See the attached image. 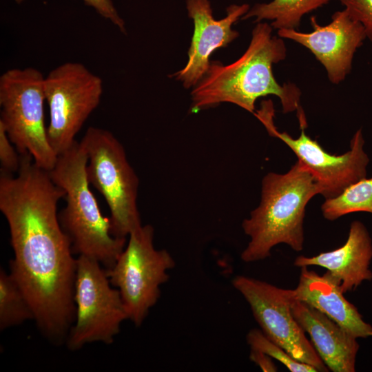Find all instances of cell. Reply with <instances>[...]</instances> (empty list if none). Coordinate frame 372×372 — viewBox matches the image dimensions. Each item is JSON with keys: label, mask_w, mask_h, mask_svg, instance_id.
<instances>
[{"label": "cell", "mask_w": 372, "mask_h": 372, "mask_svg": "<svg viewBox=\"0 0 372 372\" xmlns=\"http://www.w3.org/2000/svg\"><path fill=\"white\" fill-rule=\"evenodd\" d=\"M64 192L43 170H24L0 183V211L14 257L10 273L25 295L41 333L66 342L75 319L76 258L59 219Z\"/></svg>", "instance_id": "6da1fadb"}, {"label": "cell", "mask_w": 372, "mask_h": 372, "mask_svg": "<svg viewBox=\"0 0 372 372\" xmlns=\"http://www.w3.org/2000/svg\"><path fill=\"white\" fill-rule=\"evenodd\" d=\"M272 30L267 23L258 22L240 57L228 65L210 63L191 93L192 112L231 103L254 114L256 100L267 95L280 99L285 114L301 108V92L298 86L280 85L274 77L273 65L286 58L287 48L283 39L272 34Z\"/></svg>", "instance_id": "7a4b0ae2"}, {"label": "cell", "mask_w": 372, "mask_h": 372, "mask_svg": "<svg viewBox=\"0 0 372 372\" xmlns=\"http://www.w3.org/2000/svg\"><path fill=\"white\" fill-rule=\"evenodd\" d=\"M318 194L320 189L315 178L298 161L285 174H266L262 180L260 203L242 223L249 241L240 254L241 260H265L280 243L302 251L306 206Z\"/></svg>", "instance_id": "3957f363"}, {"label": "cell", "mask_w": 372, "mask_h": 372, "mask_svg": "<svg viewBox=\"0 0 372 372\" xmlns=\"http://www.w3.org/2000/svg\"><path fill=\"white\" fill-rule=\"evenodd\" d=\"M87 154L81 142L58 155L49 171L53 182L65 193V206L59 214L74 254L97 260L110 269L123 251L127 240L112 233L110 217L103 215L91 191L86 174Z\"/></svg>", "instance_id": "277c9868"}, {"label": "cell", "mask_w": 372, "mask_h": 372, "mask_svg": "<svg viewBox=\"0 0 372 372\" xmlns=\"http://www.w3.org/2000/svg\"><path fill=\"white\" fill-rule=\"evenodd\" d=\"M87 156L86 174L110 211L112 233L127 238L143 225L137 205L138 178L124 147L109 130L90 127L80 141Z\"/></svg>", "instance_id": "5b68a950"}, {"label": "cell", "mask_w": 372, "mask_h": 372, "mask_svg": "<svg viewBox=\"0 0 372 372\" xmlns=\"http://www.w3.org/2000/svg\"><path fill=\"white\" fill-rule=\"evenodd\" d=\"M45 76L36 68H12L0 76V125L20 154L28 153L40 167L50 171L57 154L45 124Z\"/></svg>", "instance_id": "8992f818"}, {"label": "cell", "mask_w": 372, "mask_h": 372, "mask_svg": "<svg viewBox=\"0 0 372 372\" xmlns=\"http://www.w3.org/2000/svg\"><path fill=\"white\" fill-rule=\"evenodd\" d=\"M154 229L142 225L128 236L115 264L107 269L112 285L120 292L128 320L141 326L158 302L161 287L175 267L172 256L154 245Z\"/></svg>", "instance_id": "52a82bcc"}, {"label": "cell", "mask_w": 372, "mask_h": 372, "mask_svg": "<svg viewBox=\"0 0 372 372\" xmlns=\"http://www.w3.org/2000/svg\"><path fill=\"white\" fill-rule=\"evenodd\" d=\"M74 301L75 319L66 340L70 350L92 342L112 343L128 320L119 291L110 282L107 269L93 258H76Z\"/></svg>", "instance_id": "ba28073f"}, {"label": "cell", "mask_w": 372, "mask_h": 372, "mask_svg": "<svg viewBox=\"0 0 372 372\" xmlns=\"http://www.w3.org/2000/svg\"><path fill=\"white\" fill-rule=\"evenodd\" d=\"M49 107L48 141L58 155L69 149L103 92L101 78L85 65L66 62L52 70L44 79Z\"/></svg>", "instance_id": "9c48e42d"}, {"label": "cell", "mask_w": 372, "mask_h": 372, "mask_svg": "<svg viewBox=\"0 0 372 372\" xmlns=\"http://www.w3.org/2000/svg\"><path fill=\"white\" fill-rule=\"evenodd\" d=\"M297 112L300 128L297 138L285 132H279L275 126L271 100L262 101L254 115L271 136L282 141L294 152L298 161L315 178L325 199L335 197L350 185L366 178L369 158L363 149L364 140L361 130L353 135L348 152L341 155L331 154L306 134L307 123L303 110Z\"/></svg>", "instance_id": "30bf717a"}, {"label": "cell", "mask_w": 372, "mask_h": 372, "mask_svg": "<svg viewBox=\"0 0 372 372\" xmlns=\"http://www.w3.org/2000/svg\"><path fill=\"white\" fill-rule=\"evenodd\" d=\"M231 282L249 305L261 331L270 340L296 360L313 366L318 371H329L292 313L294 298L291 289L246 276H237Z\"/></svg>", "instance_id": "8fae6325"}, {"label": "cell", "mask_w": 372, "mask_h": 372, "mask_svg": "<svg viewBox=\"0 0 372 372\" xmlns=\"http://www.w3.org/2000/svg\"><path fill=\"white\" fill-rule=\"evenodd\" d=\"M310 21L311 32L282 29L278 36L307 48L323 65L329 81L339 84L350 73L354 55L366 39L364 28L345 9L334 12L327 25L318 23L314 16Z\"/></svg>", "instance_id": "7c38bea8"}, {"label": "cell", "mask_w": 372, "mask_h": 372, "mask_svg": "<svg viewBox=\"0 0 372 372\" xmlns=\"http://www.w3.org/2000/svg\"><path fill=\"white\" fill-rule=\"evenodd\" d=\"M189 17L194 21V34L185 66L173 74L185 88L194 87L204 76L210 65L211 54L227 47L238 37L232 25L249 11L247 3L227 7L225 17L217 20L213 16L209 0H187Z\"/></svg>", "instance_id": "4fadbf2b"}, {"label": "cell", "mask_w": 372, "mask_h": 372, "mask_svg": "<svg viewBox=\"0 0 372 372\" xmlns=\"http://www.w3.org/2000/svg\"><path fill=\"white\" fill-rule=\"evenodd\" d=\"M292 313L307 333L318 355L333 372H354L359 344L352 335L316 308L293 299Z\"/></svg>", "instance_id": "5bb4252c"}, {"label": "cell", "mask_w": 372, "mask_h": 372, "mask_svg": "<svg viewBox=\"0 0 372 372\" xmlns=\"http://www.w3.org/2000/svg\"><path fill=\"white\" fill-rule=\"evenodd\" d=\"M371 259L372 241L369 231L362 223L355 220L342 246L311 257L299 256L293 264L299 267L315 265L324 268L345 293L372 279Z\"/></svg>", "instance_id": "9a60e30c"}, {"label": "cell", "mask_w": 372, "mask_h": 372, "mask_svg": "<svg viewBox=\"0 0 372 372\" xmlns=\"http://www.w3.org/2000/svg\"><path fill=\"white\" fill-rule=\"evenodd\" d=\"M297 287L291 289L295 300L322 312L352 335L372 337V327L365 322L357 308L344 296L338 282L326 271L319 275L302 267Z\"/></svg>", "instance_id": "2e32d148"}, {"label": "cell", "mask_w": 372, "mask_h": 372, "mask_svg": "<svg viewBox=\"0 0 372 372\" xmlns=\"http://www.w3.org/2000/svg\"><path fill=\"white\" fill-rule=\"evenodd\" d=\"M331 0H271L268 3H256L242 17L254 18L255 22L271 21L273 29H296L302 17L322 7Z\"/></svg>", "instance_id": "e0dca14e"}, {"label": "cell", "mask_w": 372, "mask_h": 372, "mask_svg": "<svg viewBox=\"0 0 372 372\" xmlns=\"http://www.w3.org/2000/svg\"><path fill=\"white\" fill-rule=\"evenodd\" d=\"M321 210L324 218L331 221L354 212L372 214V178L361 179L335 197L325 199Z\"/></svg>", "instance_id": "ac0fdd59"}, {"label": "cell", "mask_w": 372, "mask_h": 372, "mask_svg": "<svg viewBox=\"0 0 372 372\" xmlns=\"http://www.w3.org/2000/svg\"><path fill=\"white\" fill-rule=\"evenodd\" d=\"M34 320L32 307L10 273L0 270V330Z\"/></svg>", "instance_id": "d6986e66"}, {"label": "cell", "mask_w": 372, "mask_h": 372, "mask_svg": "<svg viewBox=\"0 0 372 372\" xmlns=\"http://www.w3.org/2000/svg\"><path fill=\"white\" fill-rule=\"evenodd\" d=\"M247 342L251 350L265 353L283 364L291 372H317L309 364L294 359L288 352L270 340L260 329H253L247 335Z\"/></svg>", "instance_id": "ffe728a7"}, {"label": "cell", "mask_w": 372, "mask_h": 372, "mask_svg": "<svg viewBox=\"0 0 372 372\" xmlns=\"http://www.w3.org/2000/svg\"><path fill=\"white\" fill-rule=\"evenodd\" d=\"M349 14L363 27L372 43V0H338Z\"/></svg>", "instance_id": "44dd1931"}, {"label": "cell", "mask_w": 372, "mask_h": 372, "mask_svg": "<svg viewBox=\"0 0 372 372\" xmlns=\"http://www.w3.org/2000/svg\"><path fill=\"white\" fill-rule=\"evenodd\" d=\"M0 164L1 172L17 173L21 164V154L0 125Z\"/></svg>", "instance_id": "7402d4cb"}, {"label": "cell", "mask_w": 372, "mask_h": 372, "mask_svg": "<svg viewBox=\"0 0 372 372\" xmlns=\"http://www.w3.org/2000/svg\"><path fill=\"white\" fill-rule=\"evenodd\" d=\"M18 4L25 0H14ZM88 6L92 8L99 15L110 21L123 33L126 32L125 23L118 12L112 0H83Z\"/></svg>", "instance_id": "603a6c76"}, {"label": "cell", "mask_w": 372, "mask_h": 372, "mask_svg": "<svg viewBox=\"0 0 372 372\" xmlns=\"http://www.w3.org/2000/svg\"><path fill=\"white\" fill-rule=\"evenodd\" d=\"M249 359L258 365L262 371L275 372L277 371V366L272 360V358L267 355L260 351L251 350Z\"/></svg>", "instance_id": "cb8c5ba5"}]
</instances>
